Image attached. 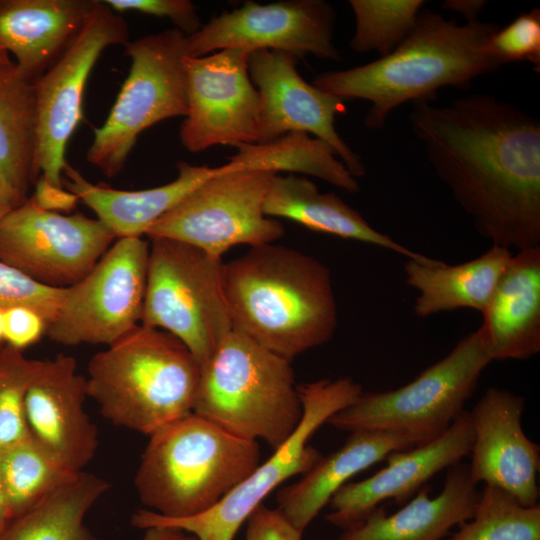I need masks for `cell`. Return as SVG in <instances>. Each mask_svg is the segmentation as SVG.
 Wrapping results in <instances>:
<instances>
[{
    "label": "cell",
    "instance_id": "obj_30",
    "mask_svg": "<svg viewBox=\"0 0 540 540\" xmlns=\"http://www.w3.org/2000/svg\"><path fill=\"white\" fill-rule=\"evenodd\" d=\"M229 157L230 171L296 172L311 175L348 193L360 186L333 149L304 132H290L266 143L240 144Z\"/></svg>",
    "mask_w": 540,
    "mask_h": 540
},
{
    "label": "cell",
    "instance_id": "obj_32",
    "mask_svg": "<svg viewBox=\"0 0 540 540\" xmlns=\"http://www.w3.org/2000/svg\"><path fill=\"white\" fill-rule=\"evenodd\" d=\"M448 540H540V505H522L506 491L485 485L471 519Z\"/></svg>",
    "mask_w": 540,
    "mask_h": 540
},
{
    "label": "cell",
    "instance_id": "obj_26",
    "mask_svg": "<svg viewBox=\"0 0 540 540\" xmlns=\"http://www.w3.org/2000/svg\"><path fill=\"white\" fill-rule=\"evenodd\" d=\"M512 253L492 245L480 256L456 265L427 257L406 259L407 284L418 292L413 310L417 317L458 309L480 313L488 305Z\"/></svg>",
    "mask_w": 540,
    "mask_h": 540
},
{
    "label": "cell",
    "instance_id": "obj_19",
    "mask_svg": "<svg viewBox=\"0 0 540 540\" xmlns=\"http://www.w3.org/2000/svg\"><path fill=\"white\" fill-rule=\"evenodd\" d=\"M474 440L470 412L463 411L439 437L386 457L387 464L372 476L346 483L331 498L326 520L342 528L363 519L386 500L405 503L429 479L469 455Z\"/></svg>",
    "mask_w": 540,
    "mask_h": 540
},
{
    "label": "cell",
    "instance_id": "obj_37",
    "mask_svg": "<svg viewBox=\"0 0 540 540\" xmlns=\"http://www.w3.org/2000/svg\"><path fill=\"white\" fill-rule=\"evenodd\" d=\"M116 13L139 12L169 18L186 36L201 28L195 5L188 0H104Z\"/></svg>",
    "mask_w": 540,
    "mask_h": 540
},
{
    "label": "cell",
    "instance_id": "obj_3",
    "mask_svg": "<svg viewBox=\"0 0 540 540\" xmlns=\"http://www.w3.org/2000/svg\"><path fill=\"white\" fill-rule=\"evenodd\" d=\"M233 329L291 361L327 343L338 325L329 268L273 243L251 247L223 267Z\"/></svg>",
    "mask_w": 540,
    "mask_h": 540
},
{
    "label": "cell",
    "instance_id": "obj_11",
    "mask_svg": "<svg viewBox=\"0 0 540 540\" xmlns=\"http://www.w3.org/2000/svg\"><path fill=\"white\" fill-rule=\"evenodd\" d=\"M275 175L229 171L224 164L159 218L146 236L184 242L218 258L236 245L273 243L284 226L267 217L263 206Z\"/></svg>",
    "mask_w": 540,
    "mask_h": 540
},
{
    "label": "cell",
    "instance_id": "obj_36",
    "mask_svg": "<svg viewBox=\"0 0 540 540\" xmlns=\"http://www.w3.org/2000/svg\"><path fill=\"white\" fill-rule=\"evenodd\" d=\"M491 48L502 65L530 62L540 71V10L533 8L517 16L503 28H498L491 39Z\"/></svg>",
    "mask_w": 540,
    "mask_h": 540
},
{
    "label": "cell",
    "instance_id": "obj_22",
    "mask_svg": "<svg viewBox=\"0 0 540 540\" xmlns=\"http://www.w3.org/2000/svg\"><path fill=\"white\" fill-rule=\"evenodd\" d=\"M479 327L492 361L540 352V246L512 253Z\"/></svg>",
    "mask_w": 540,
    "mask_h": 540
},
{
    "label": "cell",
    "instance_id": "obj_2",
    "mask_svg": "<svg viewBox=\"0 0 540 540\" xmlns=\"http://www.w3.org/2000/svg\"><path fill=\"white\" fill-rule=\"evenodd\" d=\"M498 28L479 19L459 24L422 9L409 35L390 54L365 65L319 74L312 84L344 101H369L365 126L382 129L398 106L433 101L438 89L467 87L503 66L491 48Z\"/></svg>",
    "mask_w": 540,
    "mask_h": 540
},
{
    "label": "cell",
    "instance_id": "obj_40",
    "mask_svg": "<svg viewBox=\"0 0 540 540\" xmlns=\"http://www.w3.org/2000/svg\"><path fill=\"white\" fill-rule=\"evenodd\" d=\"M31 197L40 208L56 213L72 211L79 201L75 194L52 185L42 176L35 181V192Z\"/></svg>",
    "mask_w": 540,
    "mask_h": 540
},
{
    "label": "cell",
    "instance_id": "obj_1",
    "mask_svg": "<svg viewBox=\"0 0 540 540\" xmlns=\"http://www.w3.org/2000/svg\"><path fill=\"white\" fill-rule=\"evenodd\" d=\"M409 121L428 160L492 245L540 246V122L487 93L437 106L412 102Z\"/></svg>",
    "mask_w": 540,
    "mask_h": 540
},
{
    "label": "cell",
    "instance_id": "obj_21",
    "mask_svg": "<svg viewBox=\"0 0 540 540\" xmlns=\"http://www.w3.org/2000/svg\"><path fill=\"white\" fill-rule=\"evenodd\" d=\"M97 0H0V49L35 82L78 36Z\"/></svg>",
    "mask_w": 540,
    "mask_h": 540
},
{
    "label": "cell",
    "instance_id": "obj_15",
    "mask_svg": "<svg viewBox=\"0 0 540 540\" xmlns=\"http://www.w3.org/2000/svg\"><path fill=\"white\" fill-rule=\"evenodd\" d=\"M251 53L230 48L184 58L188 112L179 135L188 151L257 143L261 99L249 75Z\"/></svg>",
    "mask_w": 540,
    "mask_h": 540
},
{
    "label": "cell",
    "instance_id": "obj_34",
    "mask_svg": "<svg viewBox=\"0 0 540 540\" xmlns=\"http://www.w3.org/2000/svg\"><path fill=\"white\" fill-rule=\"evenodd\" d=\"M41 364L21 350L0 345V449L30 435L25 400Z\"/></svg>",
    "mask_w": 540,
    "mask_h": 540
},
{
    "label": "cell",
    "instance_id": "obj_13",
    "mask_svg": "<svg viewBox=\"0 0 540 540\" xmlns=\"http://www.w3.org/2000/svg\"><path fill=\"white\" fill-rule=\"evenodd\" d=\"M124 18L98 1L63 55L35 83L36 147L34 183L39 176L63 186L67 144L82 118L89 75L102 52L129 41Z\"/></svg>",
    "mask_w": 540,
    "mask_h": 540
},
{
    "label": "cell",
    "instance_id": "obj_38",
    "mask_svg": "<svg viewBox=\"0 0 540 540\" xmlns=\"http://www.w3.org/2000/svg\"><path fill=\"white\" fill-rule=\"evenodd\" d=\"M47 323L43 317L28 307H12L4 310V342L23 350L46 335Z\"/></svg>",
    "mask_w": 540,
    "mask_h": 540
},
{
    "label": "cell",
    "instance_id": "obj_23",
    "mask_svg": "<svg viewBox=\"0 0 540 540\" xmlns=\"http://www.w3.org/2000/svg\"><path fill=\"white\" fill-rule=\"evenodd\" d=\"M478 497L468 464L459 462L448 468L437 496L430 498L429 489L423 488L391 515L378 506L344 529L338 540H441L454 526L471 519Z\"/></svg>",
    "mask_w": 540,
    "mask_h": 540
},
{
    "label": "cell",
    "instance_id": "obj_17",
    "mask_svg": "<svg viewBox=\"0 0 540 540\" xmlns=\"http://www.w3.org/2000/svg\"><path fill=\"white\" fill-rule=\"evenodd\" d=\"M298 60L292 54L268 49L249 56V75L261 99L257 143L290 132L311 133L333 149L355 178L364 176L360 156L335 128L336 116L346 110L344 100L306 82L298 73Z\"/></svg>",
    "mask_w": 540,
    "mask_h": 540
},
{
    "label": "cell",
    "instance_id": "obj_18",
    "mask_svg": "<svg viewBox=\"0 0 540 540\" xmlns=\"http://www.w3.org/2000/svg\"><path fill=\"white\" fill-rule=\"evenodd\" d=\"M525 400L508 390L489 388L470 412L474 440L468 464L472 480L498 487L522 505L538 504L540 447L522 428Z\"/></svg>",
    "mask_w": 540,
    "mask_h": 540
},
{
    "label": "cell",
    "instance_id": "obj_5",
    "mask_svg": "<svg viewBox=\"0 0 540 540\" xmlns=\"http://www.w3.org/2000/svg\"><path fill=\"white\" fill-rule=\"evenodd\" d=\"M149 438L134 483L148 510L166 518L210 509L260 464L258 441L232 435L194 412Z\"/></svg>",
    "mask_w": 540,
    "mask_h": 540
},
{
    "label": "cell",
    "instance_id": "obj_46",
    "mask_svg": "<svg viewBox=\"0 0 540 540\" xmlns=\"http://www.w3.org/2000/svg\"><path fill=\"white\" fill-rule=\"evenodd\" d=\"M4 341V310L0 309V345Z\"/></svg>",
    "mask_w": 540,
    "mask_h": 540
},
{
    "label": "cell",
    "instance_id": "obj_33",
    "mask_svg": "<svg viewBox=\"0 0 540 540\" xmlns=\"http://www.w3.org/2000/svg\"><path fill=\"white\" fill-rule=\"evenodd\" d=\"M423 0H350L355 32L350 48L357 53L390 54L411 32Z\"/></svg>",
    "mask_w": 540,
    "mask_h": 540
},
{
    "label": "cell",
    "instance_id": "obj_16",
    "mask_svg": "<svg viewBox=\"0 0 540 540\" xmlns=\"http://www.w3.org/2000/svg\"><path fill=\"white\" fill-rule=\"evenodd\" d=\"M336 14L322 0H284L268 4L246 1L240 8L212 18L187 36L190 57L241 48L277 50L299 60L311 54L340 61L333 43Z\"/></svg>",
    "mask_w": 540,
    "mask_h": 540
},
{
    "label": "cell",
    "instance_id": "obj_39",
    "mask_svg": "<svg viewBox=\"0 0 540 540\" xmlns=\"http://www.w3.org/2000/svg\"><path fill=\"white\" fill-rule=\"evenodd\" d=\"M302 534L278 508L261 504L247 519L245 540H302Z\"/></svg>",
    "mask_w": 540,
    "mask_h": 540
},
{
    "label": "cell",
    "instance_id": "obj_43",
    "mask_svg": "<svg viewBox=\"0 0 540 540\" xmlns=\"http://www.w3.org/2000/svg\"><path fill=\"white\" fill-rule=\"evenodd\" d=\"M16 206L17 202L0 177V220Z\"/></svg>",
    "mask_w": 540,
    "mask_h": 540
},
{
    "label": "cell",
    "instance_id": "obj_9",
    "mask_svg": "<svg viewBox=\"0 0 540 540\" xmlns=\"http://www.w3.org/2000/svg\"><path fill=\"white\" fill-rule=\"evenodd\" d=\"M302 419L290 438L260 463L210 509L185 518H166L151 510H137L131 524L140 529L160 526L183 530L197 540H234L240 527L263 500L287 479L304 475L322 457L308 441L328 419L353 403L363 392L349 377L324 379L297 386Z\"/></svg>",
    "mask_w": 540,
    "mask_h": 540
},
{
    "label": "cell",
    "instance_id": "obj_28",
    "mask_svg": "<svg viewBox=\"0 0 540 540\" xmlns=\"http://www.w3.org/2000/svg\"><path fill=\"white\" fill-rule=\"evenodd\" d=\"M35 147V83L13 61L0 66V177L18 205L34 183Z\"/></svg>",
    "mask_w": 540,
    "mask_h": 540
},
{
    "label": "cell",
    "instance_id": "obj_27",
    "mask_svg": "<svg viewBox=\"0 0 540 540\" xmlns=\"http://www.w3.org/2000/svg\"><path fill=\"white\" fill-rule=\"evenodd\" d=\"M264 214L295 221L306 228L393 251L406 259L423 260L417 253L374 227L334 193H322L306 177L276 174L265 197Z\"/></svg>",
    "mask_w": 540,
    "mask_h": 540
},
{
    "label": "cell",
    "instance_id": "obj_20",
    "mask_svg": "<svg viewBox=\"0 0 540 540\" xmlns=\"http://www.w3.org/2000/svg\"><path fill=\"white\" fill-rule=\"evenodd\" d=\"M86 377L78 373L73 356L58 354L42 360L25 400L30 435L74 472L92 460L98 431L84 410Z\"/></svg>",
    "mask_w": 540,
    "mask_h": 540
},
{
    "label": "cell",
    "instance_id": "obj_14",
    "mask_svg": "<svg viewBox=\"0 0 540 540\" xmlns=\"http://www.w3.org/2000/svg\"><path fill=\"white\" fill-rule=\"evenodd\" d=\"M115 239L97 218L46 211L30 197L0 220V261L40 284L68 288L92 270Z\"/></svg>",
    "mask_w": 540,
    "mask_h": 540
},
{
    "label": "cell",
    "instance_id": "obj_41",
    "mask_svg": "<svg viewBox=\"0 0 540 540\" xmlns=\"http://www.w3.org/2000/svg\"><path fill=\"white\" fill-rule=\"evenodd\" d=\"M486 5L482 0H446L442 7L461 14L467 22L478 20V15Z\"/></svg>",
    "mask_w": 540,
    "mask_h": 540
},
{
    "label": "cell",
    "instance_id": "obj_7",
    "mask_svg": "<svg viewBox=\"0 0 540 540\" xmlns=\"http://www.w3.org/2000/svg\"><path fill=\"white\" fill-rule=\"evenodd\" d=\"M492 362L478 328L462 338L441 360L397 389L363 391L327 423L344 431L392 432L415 446L443 434L464 411L484 369Z\"/></svg>",
    "mask_w": 540,
    "mask_h": 540
},
{
    "label": "cell",
    "instance_id": "obj_24",
    "mask_svg": "<svg viewBox=\"0 0 540 540\" xmlns=\"http://www.w3.org/2000/svg\"><path fill=\"white\" fill-rule=\"evenodd\" d=\"M178 176L171 182L148 189L120 190L88 181L77 169L66 163L63 186L95 212L116 239L142 237L164 214L176 206L187 194L208 178L219 167L177 164Z\"/></svg>",
    "mask_w": 540,
    "mask_h": 540
},
{
    "label": "cell",
    "instance_id": "obj_45",
    "mask_svg": "<svg viewBox=\"0 0 540 540\" xmlns=\"http://www.w3.org/2000/svg\"><path fill=\"white\" fill-rule=\"evenodd\" d=\"M13 61L9 57V55L0 49V66L11 64Z\"/></svg>",
    "mask_w": 540,
    "mask_h": 540
},
{
    "label": "cell",
    "instance_id": "obj_44",
    "mask_svg": "<svg viewBox=\"0 0 540 540\" xmlns=\"http://www.w3.org/2000/svg\"><path fill=\"white\" fill-rule=\"evenodd\" d=\"M10 519L11 516L6 491L0 474V532L4 529Z\"/></svg>",
    "mask_w": 540,
    "mask_h": 540
},
{
    "label": "cell",
    "instance_id": "obj_25",
    "mask_svg": "<svg viewBox=\"0 0 540 540\" xmlns=\"http://www.w3.org/2000/svg\"><path fill=\"white\" fill-rule=\"evenodd\" d=\"M415 447L401 434L373 430L350 432L345 443L295 483L277 493L278 509L301 531L349 479L395 451Z\"/></svg>",
    "mask_w": 540,
    "mask_h": 540
},
{
    "label": "cell",
    "instance_id": "obj_4",
    "mask_svg": "<svg viewBox=\"0 0 540 540\" xmlns=\"http://www.w3.org/2000/svg\"><path fill=\"white\" fill-rule=\"evenodd\" d=\"M87 372L102 415L149 436L193 412L201 366L177 337L139 324L93 355Z\"/></svg>",
    "mask_w": 540,
    "mask_h": 540
},
{
    "label": "cell",
    "instance_id": "obj_35",
    "mask_svg": "<svg viewBox=\"0 0 540 540\" xmlns=\"http://www.w3.org/2000/svg\"><path fill=\"white\" fill-rule=\"evenodd\" d=\"M66 288L40 284L0 261V309L28 307L39 313L49 326L57 317ZM48 328V327H47Z\"/></svg>",
    "mask_w": 540,
    "mask_h": 540
},
{
    "label": "cell",
    "instance_id": "obj_8",
    "mask_svg": "<svg viewBox=\"0 0 540 540\" xmlns=\"http://www.w3.org/2000/svg\"><path fill=\"white\" fill-rule=\"evenodd\" d=\"M150 240L140 324L177 337L202 366L233 329L222 258L184 242Z\"/></svg>",
    "mask_w": 540,
    "mask_h": 540
},
{
    "label": "cell",
    "instance_id": "obj_42",
    "mask_svg": "<svg viewBox=\"0 0 540 540\" xmlns=\"http://www.w3.org/2000/svg\"><path fill=\"white\" fill-rule=\"evenodd\" d=\"M142 540H197L193 535L175 528L154 526L145 529Z\"/></svg>",
    "mask_w": 540,
    "mask_h": 540
},
{
    "label": "cell",
    "instance_id": "obj_29",
    "mask_svg": "<svg viewBox=\"0 0 540 540\" xmlns=\"http://www.w3.org/2000/svg\"><path fill=\"white\" fill-rule=\"evenodd\" d=\"M109 487L103 478L80 471L13 517L0 532V540H97L84 519Z\"/></svg>",
    "mask_w": 540,
    "mask_h": 540
},
{
    "label": "cell",
    "instance_id": "obj_31",
    "mask_svg": "<svg viewBox=\"0 0 540 540\" xmlns=\"http://www.w3.org/2000/svg\"><path fill=\"white\" fill-rule=\"evenodd\" d=\"M77 473L65 467L31 435L0 449V474L11 519Z\"/></svg>",
    "mask_w": 540,
    "mask_h": 540
},
{
    "label": "cell",
    "instance_id": "obj_10",
    "mask_svg": "<svg viewBox=\"0 0 540 540\" xmlns=\"http://www.w3.org/2000/svg\"><path fill=\"white\" fill-rule=\"evenodd\" d=\"M124 54L131 62L128 76L87 152V161L110 178L124 169L145 129L188 112L182 31L172 28L128 41Z\"/></svg>",
    "mask_w": 540,
    "mask_h": 540
},
{
    "label": "cell",
    "instance_id": "obj_6",
    "mask_svg": "<svg viewBox=\"0 0 540 540\" xmlns=\"http://www.w3.org/2000/svg\"><path fill=\"white\" fill-rule=\"evenodd\" d=\"M297 386L289 360L232 329L201 366L193 412L275 451L302 419Z\"/></svg>",
    "mask_w": 540,
    "mask_h": 540
},
{
    "label": "cell",
    "instance_id": "obj_12",
    "mask_svg": "<svg viewBox=\"0 0 540 540\" xmlns=\"http://www.w3.org/2000/svg\"><path fill=\"white\" fill-rule=\"evenodd\" d=\"M148 258L142 237L116 239L82 280L66 288L47 337L64 346H109L139 325Z\"/></svg>",
    "mask_w": 540,
    "mask_h": 540
}]
</instances>
